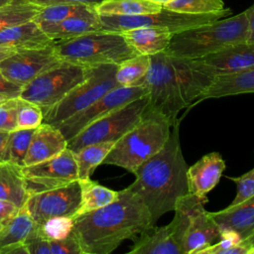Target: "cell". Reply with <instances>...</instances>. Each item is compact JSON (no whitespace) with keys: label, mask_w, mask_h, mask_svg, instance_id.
I'll return each mask as SVG.
<instances>
[{"label":"cell","mask_w":254,"mask_h":254,"mask_svg":"<svg viewBox=\"0 0 254 254\" xmlns=\"http://www.w3.org/2000/svg\"><path fill=\"white\" fill-rule=\"evenodd\" d=\"M153 225L145 202L127 187L111 203L73 217L72 232L82 254H109Z\"/></svg>","instance_id":"cell-1"},{"label":"cell","mask_w":254,"mask_h":254,"mask_svg":"<svg viewBox=\"0 0 254 254\" xmlns=\"http://www.w3.org/2000/svg\"><path fill=\"white\" fill-rule=\"evenodd\" d=\"M188 165L180 142V122L172 127L164 147L142 163L135 173V181L128 188L141 196L154 224L169 211H174L178 200L189 192Z\"/></svg>","instance_id":"cell-2"},{"label":"cell","mask_w":254,"mask_h":254,"mask_svg":"<svg viewBox=\"0 0 254 254\" xmlns=\"http://www.w3.org/2000/svg\"><path fill=\"white\" fill-rule=\"evenodd\" d=\"M212 77L195 69L190 60L166 52L150 56V67L143 84L147 89V108L164 116L173 127L179 113L193 106Z\"/></svg>","instance_id":"cell-3"},{"label":"cell","mask_w":254,"mask_h":254,"mask_svg":"<svg viewBox=\"0 0 254 254\" xmlns=\"http://www.w3.org/2000/svg\"><path fill=\"white\" fill-rule=\"evenodd\" d=\"M247 36L248 21L243 11L234 16L173 34L165 52L176 58L194 60L246 42Z\"/></svg>","instance_id":"cell-4"},{"label":"cell","mask_w":254,"mask_h":254,"mask_svg":"<svg viewBox=\"0 0 254 254\" xmlns=\"http://www.w3.org/2000/svg\"><path fill=\"white\" fill-rule=\"evenodd\" d=\"M172 126L161 114L146 107L141 121L115 142L102 164L134 174L137 168L166 144Z\"/></svg>","instance_id":"cell-5"},{"label":"cell","mask_w":254,"mask_h":254,"mask_svg":"<svg viewBox=\"0 0 254 254\" xmlns=\"http://www.w3.org/2000/svg\"><path fill=\"white\" fill-rule=\"evenodd\" d=\"M55 49L62 61L84 67L119 64L138 55L121 33L105 30L56 42Z\"/></svg>","instance_id":"cell-6"},{"label":"cell","mask_w":254,"mask_h":254,"mask_svg":"<svg viewBox=\"0 0 254 254\" xmlns=\"http://www.w3.org/2000/svg\"><path fill=\"white\" fill-rule=\"evenodd\" d=\"M117 64L86 67L83 81L74 86L61 101L44 112L43 123L58 127L67 118L83 110L109 90L120 86L115 79Z\"/></svg>","instance_id":"cell-7"},{"label":"cell","mask_w":254,"mask_h":254,"mask_svg":"<svg viewBox=\"0 0 254 254\" xmlns=\"http://www.w3.org/2000/svg\"><path fill=\"white\" fill-rule=\"evenodd\" d=\"M231 15L230 8L205 14H190L162 8L156 13L143 15H98L102 29L110 32L121 33L138 27L167 28L173 34L188 30L192 27L214 22Z\"/></svg>","instance_id":"cell-8"},{"label":"cell","mask_w":254,"mask_h":254,"mask_svg":"<svg viewBox=\"0 0 254 254\" xmlns=\"http://www.w3.org/2000/svg\"><path fill=\"white\" fill-rule=\"evenodd\" d=\"M147 105L146 94L111 111L68 140L67 148L76 152L90 144L118 141L141 121Z\"/></svg>","instance_id":"cell-9"},{"label":"cell","mask_w":254,"mask_h":254,"mask_svg":"<svg viewBox=\"0 0 254 254\" xmlns=\"http://www.w3.org/2000/svg\"><path fill=\"white\" fill-rule=\"evenodd\" d=\"M86 67L63 61L22 87L20 98L39 105L43 113L84 80Z\"/></svg>","instance_id":"cell-10"},{"label":"cell","mask_w":254,"mask_h":254,"mask_svg":"<svg viewBox=\"0 0 254 254\" xmlns=\"http://www.w3.org/2000/svg\"><path fill=\"white\" fill-rule=\"evenodd\" d=\"M22 174L29 195L78 180L74 153L68 148L51 159L22 167Z\"/></svg>","instance_id":"cell-11"},{"label":"cell","mask_w":254,"mask_h":254,"mask_svg":"<svg viewBox=\"0 0 254 254\" xmlns=\"http://www.w3.org/2000/svg\"><path fill=\"white\" fill-rule=\"evenodd\" d=\"M81 204V186L79 180L67 185L44 190L28 197L25 208L37 225L57 216L73 218Z\"/></svg>","instance_id":"cell-12"},{"label":"cell","mask_w":254,"mask_h":254,"mask_svg":"<svg viewBox=\"0 0 254 254\" xmlns=\"http://www.w3.org/2000/svg\"><path fill=\"white\" fill-rule=\"evenodd\" d=\"M147 94L144 84L134 86H117L83 110L64 120L58 127L68 141L84 128L96 120L104 117L111 111Z\"/></svg>","instance_id":"cell-13"},{"label":"cell","mask_w":254,"mask_h":254,"mask_svg":"<svg viewBox=\"0 0 254 254\" xmlns=\"http://www.w3.org/2000/svg\"><path fill=\"white\" fill-rule=\"evenodd\" d=\"M62 62L55 45L41 49L18 50L0 63V70L7 79L23 87Z\"/></svg>","instance_id":"cell-14"},{"label":"cell","mask_w":254,"mask_h":254,"mask_svg":"<svg viewBox=\"0 0 254 254\" xmlns=\"http://www.w3.org/2000/svg\"><path fill=\"white\" fill-rule=\"evenodd\" d=\"M190 61L195 69L212 78L242 72L254 67V44H235L214 54Z\"/></svg>","instance_id":"cell-15"},{"label":"cell","mask_w":254,"mask_h":254,"mask_svg":"<svg viewBox=\"0 0 254 254\" xmlns=\"http://www.w3.org/2000/svg\"><path fill=\"white\" fill-rule=\"evenodd\" d=\"M206 197L193 194L188 223L182 240L184 254H198L219 239L220 228L204 208Z\"/></svg>","instance_id":"cell-16"},{"label":"cell","mask_w":254,"mask_h":254,"mask_svg":"<svg viewBox=\"0 0 254 254\" xmlns=\"http://www.w3.org/2000/svg\"><path fill=\"white\" fill-rule=\"evenodd\" d=\"M225 168V162L218 152L202 156L196 163L188 167L189 192L199 197H206V194L218 184Z\"/></svg>","instance_id":"cell-17"},{"label":"cell","mask_w":254,"mask_h":254,"mask_svg":"<svg viewBox=\"0 0 254 254\" xmlns=\"http://www.w3.org/2000/svg\"><path fill=\"white\" fill-rule=\"evenodd\" d=\"M67 148V140L59 127L42 123L36 128L24 159V166H31L51 159Z\"/></svg>","instance_id":"cell-18"},{"label":"cell","mask_w":254,"mask_h":254,"mask_svg":"<svg viewBox=\"0 0 254 254\" xmlns=\"http://www.w3.org/2000/svg\"><path fill=\"white\" fill-rule=\"evenodd\" d=\"M132 240L134 243L129 254H184L169 224L164 226L155 224Z\"/></svg>","instance_id":"cell-19"},{"label":"cell","mask_w":254,"mask_h":254,"mask_svg":"<svg viewBox=\"0 0 254 254\" xmlns=\"http://www.w3.org/2000/svg\"><path fill=\"white\" fill-rule=\"evenodd\" d=\"M55 43L34 20L0 32V46L9 47L16 51L46 48L54 46Z\"/></svg>","instance_id":"cell-20"},{"label":"cell","mask_w":254,"mask_h":254,"mask_svg":"<svg viewBox=\"0 0 254 254\" xmlns=\"http://www.w3.org/2000/svg\"><path fill=\"white\" fill-rule=\"evenodd\" d=\"M36 225L25 206L20 208L0 229V254H28L26 240Z\"/></svg>","instance_id":"cell-21"},{"label":"cell","mask_w":254,"mask_h":254,"mask_svg":"<svg viewBox=\"0 0 254 254\" xmlns=\"http://www.w3.org/2000/svg\"><path fill=\"white\" fill-rule=\"evenodd\" d=\"M211 217L221 230L237 232L241 239L254 232V195L248 199L225 208L210 212Z\"/></svg>","instance_id":"cell-22"},{"label":"cell","mask_w":254,"mask_h":254,"mask_svg":"<svg viewBox=\"0 0 254 254\" xmlns=\"http://www.w3.org/2000/svg\"><path fill=\"white\" fill-rule=\"evenodd\" d=\"M121 34L138 55L147 56L165 52L173 37L170 30L160 27H138Z\"/></svg>","instance_id":"cell-23"},{"label":"cell","mask_w":254,"mask_h":254,"mask_svg":"<svg viewBox=\"0 0 254 254\" xmlns=\"http://www.w3.org/2000/svg\"><path fill=\"white\" fill-rule=\"evenodd\" d=\"M254 93V67L242 72L215 76L194 104L209 98ZM193 104V105H194Z\"/></svg>","instance_id":"cell-24"},{"label":"cell","mask_w":254,"mask_h":254,"mask_svg":"<svg viewBox=\"0 0 254 254\" xmlns=\"http://www.w3.org/2000/svg\"><path fill=\"white\" fill-rule=\"evenodd\" d=\"M29 196L22 167L9 162H0V199L10 201L22 208Z\"/></svg>","instance_id":"cell-25"},{"label":"cell","mask_w":254,"mask_h":254,"mask_svg":"<svg viewBox=\"0 0 254 254\" xmlns=\"http://www.w3.org/2000/svg\"><path fill=\"white\" fill-rule=\"evenodd\" d=\"M55 42L76 38L89 32L103 30L99 16H74L62 22L41 27Z\"/></svg>","instance_id":"cell-26"},{"label":"cell","mask_w":254,"mask_h":254,"mask_svg":"<svg viewBox=\"0 0 254 254\" xmlns=\"http://www.w3.org/2000/svg\"><path fill=\"white\" fill-rule=\"evenodd\" d=\"M74 16H98L94 5L87 4H60L43 7L33 19L41 27L56 24Z\"/></svg>","instance_id":"cell-27"},{"label":"cell","mask_w":254,"mask_h":254,"mask_svg":"<svg viewBox=\"0 0 254 254\" xmlns=\"http://www.w3.org/2000/svg\"><path fill=\"white\" fill-rule=\"evenodd\" d=\"M115 142H100L82 147L74 153L78 180H88L97 166L102 164Z\"/></svg>","instance_id":"cell-28"},{"label":"cell","mask_w":254,"mask_h":254,"mask_svg":"<svg viewBox=\"0 0 254 254\" xmlns=\"http://www.w3.org/2000/svg\"><path fill=\"white\" fill-rule=\"evenodd\" d=\"M163 5L149 0H104L95 5L98 15H143L156 13Z\"/></svg>","instance_id":"cell-29"},{"label":"cell","mask_w":254,"mask_h":254,"mask_svg":"<svg viewBox=\"0 0 254 254\" xmlns=\"http://www.w3.org/2000/svg\"><path fill=\"white\" fill-rule=\"evenodd\" d=\"M79 182L81 186V204L75 216L103 207L114 201L118 196L119 191L103 187L90 179L79 180Z\"/></svg>","instance_id":"cell-30"},{"label":"cell","mask_w":254,"mask_h":254,"mask_svg":"<svg viewBox=\"0 0 254 254\" xmlns=\"http://www.w3.org/2000/svg\"><path fill=\"white\" fill-rule=\"evenodd\" d=\"M42 9L43 6L30 0H11L0 7V32L33 20Z\"/></svg>","instance_id":"cell-31"},{"label":"cell","mask_w":254,"mask_h":254,"mask_svg":"<svg viewBox=\"0 0 254 254\" xmlns=\"http://www.w3.org/2000/svg\"><path fill=\"white\" fill-rule=\"evenodd\" d=\"M150 67V56L136 55L117 64L115 79L120 86L143 84Z\"/></svg>","instance_id":"cell-32"},{"label":"cell","mask_w":254,"mask_h":254,"mask_svg":"<svg viewBox=\"0 0 254 254\" xmlns=\"http://www.w3.org/2000/svg\"><path fill=\"white\" fill-rule=\"evenodd\" d=\"M36 129H15L8 136L2 162L24 167V159Z\"/></svg>","instance_id":"cell-33"},{"label":"cell","mask_w":254,"mask_h":254,"mask_svg":"<svg viewBox=\"0 0 254 254\" xmlns=\"http://www.w3.org/2000/svg\"><path fill=\"white\" fill-rule=\"evenodd\" d=\"M163 7L190 14L214 13L225 8L223 0H171Z\"/></svg>","instance_id":"cell-34"},{"label":"cell","mask_w":254,"mask_h":254,"mask_svg":"<svg viewBox=\"0 0 254 254\" xmlns=\"http://www.w3.org/2000/svg\"><path fill=\"white\" fill-rule=\"evenodd\" d=\"M43 119L44 113L39 105L19 97L16 129H36Z\"/></svg>","instance_id":"cell-35"},{"label":"cell","mask_w":254,"mask_h":254,"mask_svg":"<svg viewBox=\"0 0 254 254\" xmlns=\"http://www.w3.org/2000/svg\"><path fill=\"white\" fill-rule=\"evenodd\" d=\"M41 234L49 241L59 240L69 235L73 228V218L57 216L48 219L42 225H38Z\"/></svg>","instance_id":"cell-36"},{"label":"cell","mask_w":254,"mask_h":254,"mask_svg":"<svg viewBox=\"0 0 254 254\" xmlns=\"http://www.w3.org/2000/svg\"><path fill=\"white\" fill-rule=\"evenodd\" d=\"M19 97L7 98L0 101V130L11 132L17 126Z\"/></svg>","instance_id":"cell-37"},{"label":"cell","mask_w":254,"mask_h":254,"mask_svg":"<svg viewBox=\"0 0 254 254\" xmlns=\"http://www.w3.org/2000/svg\"><path fill=\"white\" fill-rule=\"evenodd\" d=\"M241 237L233 230L224 229L220 231L218 242L202 249L198 254H227L228 251L239 244Z\"/></svg>","instance_id":"cell-38"},{"label":"cell","mask_w":254,"mask_h":254,"mask_svg":"<svg viewBox=\"0 0 254 254\" xmlns=\"http://www.w3.org/2000/svg\"><path fill=\"white\" fill-rule=\"evenodd\" d=\"M237 186L236 195L230 205L238 204L254 195V168L240 177H229Z\"/></svg>","instance_id":"cell-39"},{"label":"cell","mask_w":254,"mask_h":254,"mask_svg":"<svg viewBox=\"0 0 254 254\" xmlns=\"http://www.w3.org/2000/svg\"><path fill=\"white\" fill-rule=\"evenodd\" d=\"M51 254H82L78 241L71 231L63 239L50 241Z\"/></svg>","instance_id":"cell-40"},{"label":"cell","mask_w":254,"mask_h":254,"mask_svg":"<svg viewBox=\"0 0 254 254\" xmlns=\"http://www.w3.org/2000/svg\"><path fill=\"white\" fill-rule=\"evenodd\" d=\"M26 247L28 254H51L50 241L41 234L38 225L27 238Z\"/></svg>","instance_id":"cell-41"},{"label":"cell","mask_w":254,"mask_h":254,"mask_svg":"<svg viewBox=\"0 0 254 254\" xmlns=\"http://www.w3.org/2000/svg\"><path fill=\"white\" fill-rule=\"evenodd\" d=\"M22 86L7 79L0 70V95L7 98L19 97Z\"/></svg>","instance_id":"cell-42"},{"label":"cell","mask_w":254,"mask_h":254,"mask_svg":"<svg viewBox=\"0 0 254 254\" xmlns=\"http://www.w3.org/2000/svg\"><path fill=\"white\" fill-rule=\"evenodd\" d=\"M20 208L14 203L0 199V229L3 228L18 212Z\"/></svg>","instance_id":"cell-43"},{"label":"cell","mask_w":254,"mask_h":254,"mask_svg":"<svg viewBox=\"0 0 254 254\" xmlns=\"http://www.w3.org/2000/svg\"><path fill=\"white\" fill-rule=\"evenodd\" d=\"M38 5L43 7L51 5H60V4H87V5H96L104 0H30Z\"/></svg>","instance_id":"cell-44"},{"label":"cell","mask_w":254,"mask_h":254,"mask_svg":"<svg viewBox=\"0 0 254 254\" xmlns=\"http://www.w3.org/2000/svg\"><path fill=\"white\" fill-rule=\"evenodd\" d=\"M247 21H248V36H247V43L254 44V3L245 10Z\"/></svg>","instance_id":"cell-45"},{"label":"cell","mask_w":254,"mask_h":254,"mask_svg":"<svg viewBox=\"0 0 254 254\" xmlns=\"http://www.w3.org/2000/svg\"><path fill=\"white\" fill-rule=\"evenodd\" d=\"M9 133L10 132L0 130V162H2V158H3V154H4V150L6 147Z\"/></svg>","instance_id":"cell-46"},{"label":"cell","mask_w":254,"mask_h":254,"mask_svg":"<svg viewBox=\"0 0 254 254\" xmlns=\"http://www.w3.org/2000/svg\"><path fill=\"white\" fill-rule=\"evenodd\" d=\"M16 52V50L9 48V47H5V46H0V63L5 60L6 58H8L9 56H11L12 54H14Z\"/></svg>","instance_id":"cell-47"},{"label":"cell","mask_w":254,"mask_h":254,"mask_svg":"<svg viewBox=\"0 0 254 254\" xmlns=\"http://www.w3.org/2000/svg\"><path fill=\"white\" fill-rule=\"evenodd\" d=\"M149 1H152V2H155V3H158V4H161V5H165V4H167L168 2H170L171 0H149Z\"/></svg>","instance_id":"cell-48"},{"label":"cell","mask_w":254,"mask_h":254,"mask_svg":"<svg viewBox=\"0 0 254 254\" xmlns=\"http://www.w3.org/2000/svg\"><path fill=\"white\" fill-rule=\"evenodd\" d=\"M11 0H0V7L1 6H3V5H5V4H7L8 2H10Z\"/></svg>","instance_id":"cell-49"},{"label":"cell","mask_w":254,"mask_h":254,"mask_svg":"<svg viewBox=\"0 0 254 254\" xmlns=\"http://www.w3.org/2000/svg\"><path fill=\"white\" fill-rule=\"evenodd\" d=\"M5 99H7V97H5V96H2V95H0V101H2V100H5Z\"/></svg>","instance_id":"cell-50"}]
</instances>
